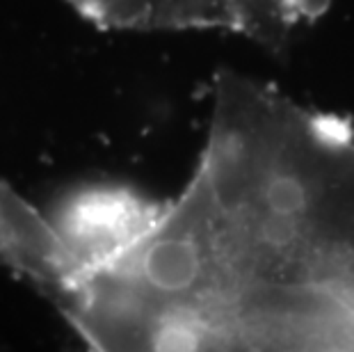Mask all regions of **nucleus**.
<instances>
[{
    "instance_id": "nucleus-2",
    "label": "nucleus",
    "mask_w": 354,
    "mask_h": 352,
    "mask_svg": "<svg viewBox=\"0 0 354 352\" xmlns=\"http://www.w3.org/2000/svg\"><path fill=\"white\" fill-rule=\"evenodd\" d=\"M105 30H217L283 53L315 26L331 0H64Z\"/></svg>"
},
{
    "instance_id": "nucleus-4",
    "label": "nucleus",
    "mask_w": 354,
    "mask_h": 352,
    "mask_svg": "<svg viewBox=\"0 0 354 352\" xmlns=\"http://www.w3.org/2000/svg\"><path fill=\"white\" fill-rule=\"evenodd\" d=\"M0 266L24 275L50 299L76 277V266L50 217L5 181H0Z\"/></svg>"
},
{
    "instance_id": "nucleus-3",
    "label": "nucleus",
    "mask_w": 354,
    "mask_h": 352,
    "mask_svg": "<svg viewBox=\"0 0 354 352\" xmlns=\"http://www.w3.org/2000/svg\"><path fill=\"white\" fill-rule=\"evenodd\" d=\"M156 213L158 206L131 188L96 183L66 194L48 217L78 275L124 252Z\"/></svg>"
},
{
    "instance_id": "nucleus-1",
    "label": "nucleus",
    "mask_w": 354,
    "mask_h": 352,
    "mask_svg": "<svg viewBox=\"0 0 354 352\" xmlns=\"http://www.w3.org/2000/svg\"><path fill=\"white\" fill-rule=\"evenodd\" d=\"M55 304L92 352H354V131L217 73L187 185Z\"/></svg>"
}]
</instances>
